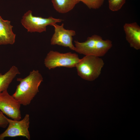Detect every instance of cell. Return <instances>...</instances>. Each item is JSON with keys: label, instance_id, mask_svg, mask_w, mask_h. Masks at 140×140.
<instances>
[{"label": "cell", "instance_id": "cell-8", "mask_svg": "<svg viewBox=\"0 0 140 140\" xmlns=\"http://www.w3.org/2000/svg\"><path fill=\"white\" fill-rule=\"evenodd\" d=\"M52 26L54 27V32L51 40V44L68 47L75 51V48L73 44L72 37L76 35L75 31L65 29L63 23L60 25L54 23Z\"/></svg>", "mask_w": 140, "mask_h": 140}, {"label": "cell", "instance_id": "cell-11", "mask_svg": "<svg viewBox=\"0 0 140 140\" xmlns=\"http://www.w3.org/2000/svg\"><path fill=\"white\" fill-rule=\"evenodd\" d=\"M20 74L18 68L15 66H12L4 74L0 73V93L7 90L14 79Z\"/></svg>", "mask_w": 140, "mask_h": 140}, {"label": "cell", "instance_id": "cell-3", "mask_svg": "<svg viewBox=\"0 0 140 140\" xmlns=\"http://www.w3.org/2000/svg\"><path fill=\"white\" fill-rule=\"evenodd\" d=\"M104 64L99 57L86 55L80 59L75 67L79 76L86 80L93 81L99 76Z\"/></svg>", "mask_w": 140, "mask_h": 140}, {"label": "cell", "instance_id": "cell-12", "mask_svg": "<svg viewBox=\"0 0 140 140\" xmlns=\"http://www.w3.org/2000/svg\"><path fill=\"white\" fill-rule=\"evenodd\" d=\"M54 9L58 12L65 13L70 11L80 0H51Z\"/></svg>", "mask_w": 140, "mask_h": 140}, {"label": "cell", "instance_id": "cell-6", "mask_svg": "<svg viewBox=\"0 0 140 140\" xmlns=\"http://www.w3.org/2000/svg\"><path fill=\"white\" fill-rule=\"evenodd\" d=\"M8 122L7 129L0 134V140H3L6 137H14L22 136L27 139H30L29 128L30 118L29 114H26L21 120H16L7 118Z\"/></svg>", "mask_w": 140, "mask_h": 140}, {"label": "cell", "instance_id": "cell-10", "mask_svg": "<svg viewBox=\"0 0 140 140\" xmlns=\"http://www.w3.org/2000/svg\"><path fill=\"white\" fill-rule=\"evenodd\" d=\"M10 21L4 20L0 16V45L13 44L16 34L13 32Z\"/></svg>", "mask_w": 140, "mask_h": 140}, {"label": "cell", "instance_id": "cell-5", "mask_svg": "<svg viewBox=\"0 0 140 140\" xmlns=\"http://www.w3.org/2000/svg\"><path fill=\"white\" fill-rule=\"evenodd\" d=\"M63 20L51 16L48 18L33 16L32 11L29 10L22 17L21 22L27 32L41 33L46 31V26L57 23L61 22Z\"/></svg>", "mask_w": 140, "mask_h": 140}, {"label": "cell", "instance_id": "cell-15", "mask_svg": "<svg viewBox=\"0 0 140 140\" xmlns=\"http://www.w3.org/2000/svg\"><path fill=\"white\" fill-rule=\"evenodd\" d=\"M5 117L0 110V127L5 128L8 124V122Z\"/></svg>", "mask_w": 140, "mask_h": 140}, {"label": "cell", "instance_id": "cell-4", "mask_svg": "<svg viewBox=\"0 0 140 140\" xmlns=\"http://www.w3.org/2000/svg\"><path fill=\"white\" fill-rule=\"evenodd\" d=\"M80 60L78 55L75 53H61L52 50L47 54L44 64L49 69L58 67L72 68L75 67Z\"/></svg>", "mask_w": 140, "mask_h": 140}, {"label": "cell", "instance_id": "cell-13", "mask_svg": "<svg viewBox=\"0 0 140 140\" xmlns=\"http://www.w3.org/2000/svg\"><path fill=\"white\" fill-rule=\"evenodd\" d=\"M104 0H80L90 9H97L103 5Z\"/></svg>", "mask_w": 140, "mask_h": 140}, {"label": "cell", "instance_id": "cell-14", "mask_svg": "<svg viewBox=\"0 0 140 140\" xmlns=\"http://www.w3.org/2000/svg\"><path fill=\"white\" fill-rule=\"evenodd\" d=\"M126 0H108L109 8L112 11L120 9L125 3Z\"/></svg>", "mask_w": 140, "mask_h": 140}, {"label": "cell", "instance_id": "cell-1", "mask_svg": "<svg viewBox=\"0 0 140 140\" xmlns=\"http://www.w3.org/2000/svg\"><path fill=\"white\" fill-rule=\"evenodd\" d=\"M43 79L39 71L34 70L25 78H17V81L19 83L12 96L21 105H29L39 92L38 88Z\"/></svg>", "mask_w": 140, "mask_h": 140}, {"label": "cell", "instance_id": "cell-9", "mask_svg": "<svg viewBox=\"0 0 140 140\" xmlns=\"http://www.w3.org/2000/svg\"><path fill=\"white\" fill-rule=\"evenodd\" d=\"M126 39L130 46L136 50L140 49V27L136 22L125 23L123 26Z\"/></svg>", "mask_w": 140, "mask_h": 140}, {"label": "cell", "instance_id": "cell-2", "mask_svg": "<svg viewBox=\"0 0 140 140\" xmlns=\"http://www.w3.org/2000/svg\"><path fill=\"white\" fill-rule=\"evenodd\" d=\"M74 42L76 52L85 55L99 57L104 55L112 46L111 41L103 40L100 36L96 34L88 37L85 42H80L76 40Z\"/></svg>", "mask_w": 140, "mask_h": 140}, {"label": "cell", "instance_id": "cell-7", "mask_svg": "<svg viewBox=\"0 0 140 140\" xmlns=\"http://www.w3.org/2000/svg\"><path fill=\"white\" fill-rule=\"evenodd\" d=\"M21 104L7 90L0 93V110L12 120H20L21 118Z\"/></svg>", "mask_w": 140, "mask_h": 140}]
</instances>
